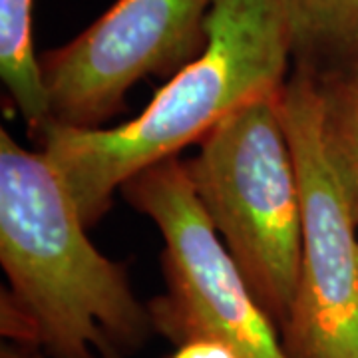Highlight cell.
<instances>
[{
	"instance_id": "cell-2",
	"label": "cell",
	"mask_w": 358,
	"mask_h": 358,
	"mask_svg": "<svg viewBox=\"0 0 358 358\" xmlns=\"http://www.w3.org/2000/svg\"><path fill=\"white\" fill-rule=\"evenodd\" d=\"M86 229L46 155L0 129L2 296L24 313L50 357L131 358L154 334L150 308Z\"/></svg>"
},
{
	"instance_id": "cell-3",
	"label": "cell",
	"mask_w": 358,
	"mask_h": 358,
	"mask_svg": "<svg viewBox=\"0 0 358 358\" xmlns=\"http://www.w3.org/2000/svg\"><path fill=\"white\" fill-rule=\"evenodd\" d=\"M277 94L249 102L209 129L185 169L249 289L281 329L299 287L303 209Z\"/></svg>"
},
{
	"instance_id": "cell-7",
	"label": "cell",
	"mask_w": 358,
	"mask_h": 358,
	"mask_svg": "<svg viewBox=\"0 0 358 358\" xmlns=\"http://www.w3.org/2000/svg\"><path fill=\"white\" fill-rule=\"evenodd\" d=\"M34 0H0V78L30 136L50 122V100L32 42Z\"/></svg>"
},
{
	"instance_id": "cell-1",
	"label": "cell",
	"mask_w": 358,
	"mask_h": 358,
	"mask_svg": "<svg viewBox=\"0 0 358 358\" xmlns=\"http://www.w3.org/2000/svg\"><path fill=\"white\" fill-rule=\"evenodd\" d=\"M205 28L201 54L134 120L114 128L48 122L34 134L88 227L128 179L199 143L235 110L277 94L291 74L293 38L282 0H213Z\"/></svg>"
},
{
	"instance_id": "cell-5",
	"label": "cell",
	"mask_w": 358,
	"mask_h": 358,
	"mask_svg": "<svg viewBox=\"0 0 358 358\" xmlns=\"http://www.w3.org/2000/svg\"><path fill=\"white\" fill-rule=\"evenodd\" d=\"M277 103L303 209L301 273L282 346L289 358H358V223L324 138L315 74L293 66Z\"/></svg>"
},
{
	"instance_id": "cell-11",
	"label": "cell",
	"mask_w": 358,
	"mask_h": 358,
	"mask_svg": "<svg viewBox=\"0 0 358 358\" xmlns=\"http://www.w3.org/2000/svg\"><path fill=\"white\" fill-rule=\"evenodd\" d=\"M0 358H54L46 352H40L34 348H22V346L4 343L0 348Z\"/></svg>"
},
{
	"instance_id": "cell-10",
	"label": "cell",
	"mask_w": 358,
	"mask_h": 358,
	"mask_svg": "<svg viewBox=\"0 0 358 358\" xmlns=\"http://www.w3.org/2000/svg\"><path fill=\"white\" fill-rule=\"evenodd\" d=\"M171 358H241L235 348H231L225 343L199 338L189 341L178 346V350L171 355Z\"/></svg>"
},
{
	"instance_id": "cell-8",
	"label": "cell",
	"mask_w": 358,
	"mask_h": 358,
	"mask_svg": "<svg viewBox=\"0 0 358 358\" xmlns=\"http://www.w3.org/2000/svg\"><path fill=\"white\" fill-rule=\"evenodd\" d=\"M293 66L322 70L358 52V0H282Z\"/></svg>"
},
{
	"instance_id": "cell-4",
	"label": "cell",
	"mask_w": 358,
	"mask_h": 358,
	"mask_svg": "<svg viewBox=\"0 0 358 358\" xmlns=\"http://www.w3.org/2000/svg\"><path fill=\"white\" fill-rule=\"evenodd\" d=\"M122 193L164 239L166 291L148 305L154 333L178 346L219 341L241 358H289L279 324L249 289L178 155L128 179Z\"/></svg>"
},
{
	"instance_id": "cell-9",
	"label": "cell",
	"mask_w": 358,
	"mask_h": 358,
	"mask_svg": "<svg viewBox=\"0 0 358 358\" xmlns=\"http://www.w3.org/2000/svg\"><path fill=\"white\" fill-rule=\"evenodd\" d=\"M308 72L319 82L324 138L358 223V52L345 62Z\"/></svg>"
},
{
	"instance_id": "cell-6",
	"label": "cell",
	"mask_w": 358,
	"mask_h": 358,
	"mask_svg": "<svg viewBox=\"0 0 358 358\" xmlns=\"http://www.w3.org/2000/svg\"><path fill=\"white\" fill-rule=\"evenodd\" d=\"M213 0H115L76 38L40 56L50 122L102 128L129 88L148 76L178 74L207 40Z\"/></svg>"
}]
</instances>
